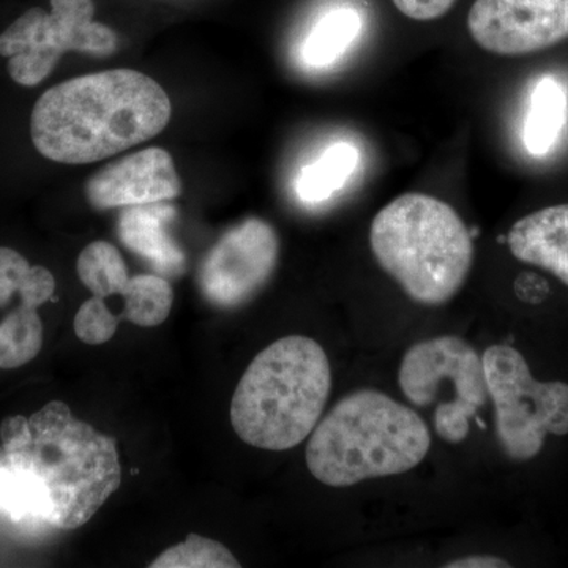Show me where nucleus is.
<instances>
[{"label": "nucleus", "mask_w": 568, "mask_h": 568, "mask_svg": "<svg viewBox=\"0 0 568 568\" xmlns=\"http://www.w3.org/2000/svg\"><path fill=\"white\" fill-rule=\"evenodd\" d=\"M0 440V514L11 521L81 528L121 487L115 440L71 416L65 403L6 418Z\"/></svg>", "instance_id": "f257e3e1"}, {"label": "nucleus", "mask_w": 568, "mask_h": 568, "mask_svg": "<svg viewBox=\"0 0 568 568\" xmlns=\"http://www.w3.org/2000/svg\"><path fill=\"white\" fill-rule=\"evenodd\" d=\"M43 346V324L36 308L20 305L0 323V368L29 364Z\"/></svg>", "instance_id": "aec40b11"}, {"label": "nucleus", "mask_w": 568, "mask_h": 568, "mask_svg": "<svg viewBox=\"0 0 568 568\" xmlns=\"http://www.w3.org/2000/svg\"><path fill=\"white\" fill-rule=\"evenodd\" d=\"M173 104L141 71L119 69L73 78L37 100L31 136L44 159L88 164L118 155L166 129Z\"/></svg>", "instance_id": "f03ea898"}, {"label": "nucleus", "mask_w": 568, "mask_h": 568, "mask_svg": "<svg viewBox=\"0 0 568 568\" xmlns=\"http://www.w3.org/2000/svg\"><path fill=\"white\" fill-rule=\"evenodd\" d=\"M364 20L357 10L339 7L325 13L302 44V61L310 69H328L342 61L361 37Z\"/></svg>", "instance_id": "2eb2a0df"}, {"label": "nucleus", "mask_w": 568, "mask_h": 568, "mask_svg": "<svg viewBox=\"0 0 568 568\" xmlns=\"http://www.w3.org/2000/svg\"><path fill=\"white\" fill-rule=\"evenodd\" d=\"M511 567L506 559L496 556L474 555L466 556L446 564V568H508Z\"/></svg>", "instance_id": "b1692460"}, {"label": "nucleus", "mask_w": 568, "mask_h": 568, "mask_svg": "<svg viewBox=\"0 0 568 568\" xmlns=\"http://www.w3.org/2000/svg\"><path fill=\"white\" fill-rule=\"evenodd\" d=\"M125 317L140 327H156L170 316L174 304V291L170 282L160 275L132 276L123 290Z\"/></svg>", "instance_id": "6ab92c4d"}, {"label": "nucleus", "mask_w": 568, "mask_h": 568, "mask_svg": "<svg viewBox=\"0 0 568 568\" xmlns=\"http://www.w3.org/2000/svg\"><path fill=\"white\" fill-rule=\"evenodd\" d=\"M398 381L413 405H436L437 436L450 444L466 439L470 418L489 398L480 355L455 335L425 339L410 347L399 366Z\"/></svg>", "instance_id": "423d86ee"}, {"label": "nucleus", "mask_w": 568, "mask_h": 568, "mask_svg": "<svg viewBox=\"0 0 568 568\" xmlns=\"http://www.w3.org/2000/svg\"><path fill=\"white\" fill-rule=\"evenodd\" d=\"M432 447L416 410L377 390H357L336 403L306 446V466L321 484L345 488L399 476L424 462Z\"/></svg>", "instance_id": "7ed1b4c3"}, {"label": "nucleus", "mask_w": 568, "mask_h": 568, "mask_svg": "<svg viewBox=\"0 0 568 568\" xmlns=\"http://www.w3.org/2000/svg\"><path fill=\"white\" fill-rule=\"evenodd\" d=\"M361 153L351 142L339 141L328 145L316 162L302 168L295 182L298 197L305 203L327 201L343 189L358 166Z\"/></svg>", "instance_id": "dca6fc26"}, {"label": "nucleus", "mask_w": 568, "mask_h": 568, "mask_svg": "<svg viewBox=\"0 0 568 568\" xmlns=\"http://www.w3.org/2000/svg\"><path fill=\"white\" fill-rule=\"evenodd\" d=\"M182 192L173 156L149 148L108 164L85 183V197L99 211L166 203Z\"/></svg>", "instance_id": "9b49d317"}, {"label": "nucleus", "mask_w": 568, "mask_h": 568, "mask_svg": "<svg viewBox=\"0 0 568 568\" xmlns=\"http://www.w3.org/2000/svg\"><path fill=\"white\" fill-rule=\"evenodd\" d=\"M121 317L114 316L104 304V298L93 297L85 301L74 316V334L89 346H100L115 335Z\"/></svg>", "instance_id": "4be33fe9"}, {"label": "nucleus", "mask_w": 568, "mask_h": 568, "mask_svg": "<svg viewBox=\"0 0 568 568\" xmlns=\"http://www.w3.org/2000/svg\"><path fill=\"white\" fill-rule=\"evenodd\" d=\"M405 17L416 21H433L443 18L457 0H392Z\"/></svg>", "instance_id": "5701e85b"}, {"label": "nucleus", "mask_w": 568, "mask_h": 568, "mask_svg": "<svg viewBox=\"0 0 568 568\" xmlns=\"http://www.w3.org/2000/svg\"><path fill=\"white\" fill-rule=\"evenodd\" d=\"M55 291V280L47 267L28 263L22 254L0 246V306H6L14 294L21 305L39 308Z\"/></svg>", "instance_id": "f3484780"}, {"label": "nucleus", "mask_w": 568, "mask_h": 568, "mask_svg": "<svg viewBox=\"0 0 568 568\" xmlns=\"http://www.w3.org/2000/svg\"><path fill=\"white\" fill-rule=\"evenodd\" d=\"M51 10L33 7L0 33V55L11 80L33 88L58 67L65 52L108 58L118 50V36L93 20L92 0H50Z\"/></svg>", "instance_id": "6e6552de"}, {"label": "nucleus", "mask_w": 568, "mask_h": 568, "mask_svg": "<svg viewBox=\"0 0 568 568\" xmlns=\"http://www.w3.org/2000/svg\"><path fill=\"white\" fill-rule=\"evenodd\" d=\"M152 568H237L241 562L230 549L212 538L190 534L183 544L166 549L153 562Z\"/></svg>", "instance_id": "412c9836"}, {"label": "nucleus", "mask_w": 568, "mask_h": 568, "mask_svg": "<svg viewBox=\"0 0 568 568\" xmlns=\"http://www.w3.org/2000/svg\"><path fill=\"white\" fill-rule=\"evenodd\" d=\"M515 260L536 265L568 286V204L523 216L507 235Z\"/></svg>", "instance_id": "f8f14e48"}, {"label": "nucleus", "mask_w": 568, "mask_h": 568, "mask_svg": "<svg viewBox=\"0 0 568 568\" xmlns=\"http://www.w3.org/2000/svg\"><path fill=\"white\" fill-rule=\"evenodd\" d=\"M500 446L514 462L536 458L548 435H568V384L540 383L515 347L496 345L481 355Z\"/></svg>", "instance_id": "0eeeda50"}, {"label": "nucleus", "mask_w": 568, "mask_h": 568, "mask_svg": "<svg viewBox=\"0 0 568 568\" xmlns=\"http://www.w3.org/2000/svg\"><path fill=\"white\" fill-rule=\"evenodd\" d=\"M77 272L82 284L100 298L122 295L130 280L121 252L103 241L92 242L82 250L78 256Z\"/></svg>", "instance_id": "a211bd4d"}, {"label": "nucleus", "mask_w": 568, "mask_h": 568, "mask_svg": "<svg viewBox=\"0 0 568 568\" xmlns=\"http://www.w3.org/2000/svg\"><path fill=\"white\" fill-rule=\"evenodd\" d=\"M280 239L271 223L248 219L222 235L204 257L200 290L211 304L235 308L252 301L274 275Z\"/></svg>", "instance_id": "1a4fd4ad"}, {"label": "nucleus", "mask_w": 568, "mask_h": 568, "mask_svg": "<svg viewBox=\"0 0 568 568\" xmlns=\"http://www.w3.org/2000/svg\"><path fill=\"white\" fill-rule=\"evenodd\" d=\"M568 100L558 78L547 74L530 92L528 114L523 125V144L534 156H545L558 144L566 129Z\"/></svg>", "instance_id": "4468645a"}, {"label": "nucleus", "mask_w": 568, "mask_h": 568, "mask_svg": "<svg viewBox=\"0 0 568 568\" xmlns=\"http://www.w3.org/2000/svg\"><path fill=\"white\" fill-rule=\"evenodd\" d=\"M174 216L170 204L133 205L123 209L118 226L122 244L166 276L183 274L186 265L185 254L168 231Z\"/></svg>", "instance_id": "ddd939ff"}, {"label": "nucleus", "mask_w": 568, "mask_h": 568, "mask_svg": "<svg viewBox=\"0 0 568 568\" xmlns=\"http://www.w3.org/2000/svg\"><path fill=\"white\" fill-rule=\"evenodd\" d=\"M369 246L383 271L422 305L454 298L473 267V235L462 216L428 194L387 204L369 227Z\"/></svg>", "instance_id": "39448f33"}, {"label": "nucleus", "mask_w": 568, "mask_h": 568, "mask_svg": "<svg viewBox=\"0 0 568 568\" xmlns=\"http://www.w3.org/2000/svg\"><path fill=\"white\" fill-rule=\"evenodd\" d=\"M332 388V369L320 343L284 336L261 351L239 381L231 424L248 446L290 450L320 424Z\"/></svg>", "instance_id": "20e7f679"}, {"label": "nucleus", "mask_w": 568, "mask_h": 568, "mask_svg": "<svg viewBox=\"0 0 568 568\" xmlns=\"http://www.w3.org/2000/svg\"><path fill=\"white\" fill-rule=\"evenodd\" d=\"M467 29L493 54H534L568 39V0H476Z\"/></svg>", "instance_id": "9d476101"}]
</instances>
